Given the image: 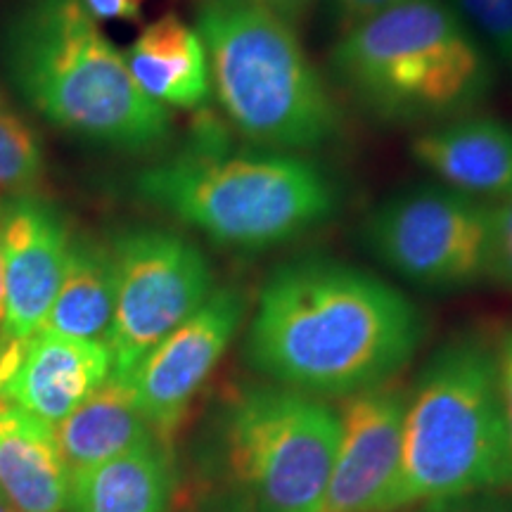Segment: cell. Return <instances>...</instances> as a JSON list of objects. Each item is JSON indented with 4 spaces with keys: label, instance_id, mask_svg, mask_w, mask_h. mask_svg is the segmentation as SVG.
<instances>
[{
    "label": "cell",
    "instance_id": "cell-8",
    "mask_svg": "<svg viewBox=\"0 0 512 512\" xmlns=\"http://www.w3.org/2000/svg\"><path fill=\"white\" fill-rule=\"evenodd\" d=\"M114 318L107 349L112 377L140 361L214 294V268L195 242L171 228L136 226L110 242Z\"/></svg>",
    "mask_w": 512,
    "mask_h": 512
},
{
    "label": "cell",
    "instance_id": "cell-15",
    "mask_svg": "<svg viewBox=\"0 0 512 512\" xmlns=\"http://www.w3.org/2000/svg\"><path fill=\"white\" fill-rule=\"evenodd\" d=\"M69 486L53 425L0 399V491L17 512H64Z\"/></svg>",
    "mask_w": 512,
    "mask_h": 512
},
{
    "label": "cell",
    "instance_id": "cell-30",
    "mask_svg": "<svg viewBox=\"0 0 512 512\" xmlns=\"http://www.w3.org/2000/svg\"><path fill=\"white\" fill-rule=\"evenodd\" d=\"M3 347H5V337L0 335V351H3Z\"/></svg>",
    "mask_w": 512,
    "mask_h": 512
},
{
    "label": "cell",
    "instance_id": "cell-14",
    "mask_svg": "<svg viewBox=\"0 0 512 512\" xmlns=\"http://www.w3.org/2000/svg\"><path fill=\"white\" fill-rule=\"evenodd\" d=\"M411 155L434 181L479 202L512 197V124L501 117L470 112L420 128Z\"/></svg>",
    "mask_w": 512,
    "mask_h": 512
},
{
    "label": "cell",
    "instance_id": "cell-20",
    "mask_svg": "<svg viewBox=\"0 0 512 512\" xmlns=\"http://www.w3.org/2000/svg\"><path fill=\"white\" fill-rule=\"evenodd\" d=\"M46 171L36 131L0 95V195H29Z\"/></svg>",
    "mask_w": 512,
    "mask_h": 512
},
{
    "label": "cell",
    "instance_id": "cell-13",
    "mask_svg": "<svg viewBox=\"0 0 512 512\" xmlns=\"http://www.w3.org/2000/svg\"><path fill=\"white\" fill-rule=\"evenodd\" d=\"M110 377L112 356L105 342L38 330L17 342L5 339L0 351V399L53 427Z\"/></svg>",
    "mask_w": 512,
    "mask_h": 512
},
{
    "label": "cell",
    "instance_id": "cell-21",
    "mask_svg": "<svg viewBox=\"0 0 512 512\" xmlns=\"http://www.w3.org/2000/svg\"><path fill=\"white\" fill-rule=\"evenodd\" d=\"M472 34L496 62L512 74V0H451Z\"/></svg>",
    "mask_w": 512,
    "mask_h": 512
},
{
    "label": "cell",
    "instance_id": "cell-10",
    "mask_svg": "<svg viewBox=\"0 0 512 512\" xmlns=\"http://www.w3.org/2000/svg\"><path fill=\"white\" fill-rule=\"evenodd\" d=\"M245 313V297L235 287H216L207 302L124 380L152 430L171 432L181 422L192 396L200 392L238 335Z\"/></svg>",
    "mask_w": 512,
    "mask_h": 512
},
{
    "label": "cell",
    "instance_id": "cell-22",
    "mask_svg": "<svg viewBox=\"0 0 512 512\" xmlns=\"http://www.w3.org/2000/svg\"><path fill=\"white\" fill-rule=\"evenodd\" d=\"M489 278L512 290V197L489 204Z\"/></svg>",
    "mask_w": 512,
    "mask_h": 512
},
{
    "label": "cell",
    "instance_id": "cell-29",
    "mask_svg": "<svg viewBox=\"0 0 512 512\" xmlns=\"http://www.w3.org/2000/svg\"><path fill=\"white\" fill-rule=\"evenodd\" d=\"M0 512H17V508L8 501V496L3 491H0Z\"/></svg>",
    "mask_w": 512,
    "mask_h": 512
},
{
    "label": "cell",
    "instance_id": "cell-5",
    "mask_svg": "<svg viewBox=\"0 0 512 512\" xmlns=\"http://www.w3.org/2000/svg\"><path fill=\"white\" fill-rule=\"evenodd\" d=\"M195 29L211 93L249 145L309 155L337 136L342 119L328 83L278 12L259 0H200Z\"/></svg>",
    "mask_w": 512,
    "mask_h": 512
},
{
    "label": "cell",
    "instance_id": "cell-26",
    "mask_svg": "<svg viewBox=\"0 0 512 512\" xmlns=\"http://www.w3.org/2000/svg\"><path fill=\"white\" fill-rule=\"evenodd\" d=\"M496 363H498V382H501L505 422H508V437L512 446V325L496 342Z\"/></svg>",
    "mask_w": 512,
    "mask_h": 512
},
{
    "label": "cell",
    "instance_id": "cell-11",
    "mask_svg": "<svg viewBox=\"0 0 512 512\" xmlns=\"http://www.w3.org/2000/svg\"><path fill=\"white\" fill-rule=\"evenodd\" d=\"M406 401L394 380L347 396L323 512H394Z\"/></svg>",
    "mask_w": 512,
    "mask_h": 512
},
{
    "label": "cell",
    "instance_id": "cell-27",
    "mask_svg": "<svg viewBox=\"0 0 512 512\" xmlns=\"http://www.w3.org/2000/svg\"><path fill=\"white\" fill-rule=\"evenodd\" d=\"M259 3H264L266 8L278 12V15L287 19L292 27L299 29V24H302L306 15L313 10L316 0H259Z\"/></svg>",
    "mask_w": 512,
    "mask_h": 512
},
{
    "label": "cell",
    "instance_id": "cell-18",
    "mask_svg": "<svg viewBox=\"0 0 512 512\" xmlns=\"http://www.w3.org/2000/svg\"><path fill=\"white\" fill-rule=\"evenodd\" d=\"M114 318V261L110 245L72 238L62 285L43 332L86 342H107Z\"/></svg>",
    "mask_w": 512,
    "mask_h": 512
},
{
    "label": "cell",
    "instance_id": "cell-16",
    "mask_svg": "<svg viewBox=\"0 0 512 512\" xmlns=\"http://www.w3.org/2000/svg\"><path fill=\"white\" fill-rule=\"evenodd\" d=\"M124 57L140 91L166 110H197L211 95L207 50L197 29L178 15L147 24Z\"/></svg>",
    "mask_w": 512,
    "mask_h": 512
},
{
    "label": "cell",
    "instance_id": "cell-4",
    "mask_svg": "<svg viewBox=\"0 0 512 512\" xmlns=\"http://www.w3.org/2000/svg\"><path fill=\"white\" fill-rule=\"evenodd\" d=\"M330 67L368 114L422 128L477 112L498 69L451 0H411L339 34Z\"/></svg>",
    "mask_w": 512,
    "mask_h": 512
},
{
    "label": "cell",
    "instance_id": "cell-7",
    "mask_svg": "<svg viewBox=\"0 0 512 512\" xmlns=\"http://www.w3.org/2000/svg\"><path fill=\"white\" fill-rule=\"evenodd\" d=\"M223 456L245 512H323L337 411L283 384L240 389L223 413Z\"/></svg>",
    "mask_w": 512,
    "mask_h": 512
},
{
    "label": "cell",
    "instance_id": "cell-17",
    "mask_svg": "<svg viewBox=\"0 0 512 512\" xmlns=\"http://www.w3.org/2000/svg\"><path fill=\"white\" fill-rule=\"evenodd\" d=\"M69 477L155 444V430L140 413L124 380L110 377L72 415L53 427Z\"/></svg>",
    "mask_w": 512,
    "mask_h": 512
},
{
    "label": "cell",
    "instance_id": "cell-2",
    "mask_svg": "<svg viewBox=\"0 0 512 512\" xmlns=\"http://www.w3.org/2000/svg\"><path fill=\"white\" fill-rule=\"evenodd\" d=\"M0 57L22 98L76 138L147 155L171 136V112L140 91L81 0H19L3 24Z\"/></svg>",
    "mask_w": 512,
    "mask_h": 512
},
{
    "label": "cell",
    "instance_id": "cell-9",
    "mask_svg": "<svg viewBox=\"0 0 512 512\" xmlns=\"http://www.w3.org/2000/svg\"><path fill=\"white\" fill-rule=\"evenodd\" d=\"M368 252L427 290H463L489 278V204L441 183L382 200L363 221Z\"/></svg>",
    "mask_w": 512,
    "mask_h": 512
},
{
    "label": "cell",
    "instance_id": "cell-6",
    "mask_svg": "<svg viewBox=\"0 0 512 512\" xmlns=\"http://www.w3.org/2000/svg\"><path fill=\"white\" fill-rule=\"evenodd\" d=\"M512 486L496 347L460 335L432 354L408 389L394 510Z\"/></svg>",
    "mask_w": 512,
    "mask_h": 512
},
{
    "label": "cell",
    "instance_id": "cell-3",
    "mask_svg": "<svg viewBox=\"0 0 512 512\" xmlns=\"http://www.w3.org/2000/svg\"><path fill=\"white\" fill-rule=\"evenodd\" d=\"M136 190L216 245L245 252L290 245L339 204L335 181L309 155L230 147L211 131L140 171Z\"/></svg>",
    "mask_w": 512,
    "mask_h": 512
},
{
    "label": "cell",
    "instance_id": "cell-1",
    "mask_svg": "<svg viewBox=\"0 0 512 512\" xmlns=\"http://www.w3.org/2000/svg\"><path fill=\"white\" fill-rule=\"evenodd\" d=\"M422 337L420 309L387 280L335 256L302 254L261 285L245 356L273 384L347 399L392 382Z\"/></svg>",
    "mask_w": 512,
    "mask_h": 512
},
{
    "label": "cell",
    "instance_id": "cell-12",
    "mask_svg": "<svg viewBox=\"0 0 512 512\" xmlns=\"http://www.w3.org/2000/svg\"><path fill=\"white\" fill-rule=\"evenodd\" d=\"M74 235L55 204L29 195L5 197L3 325L5 339H27L43 328L62 285Z\"/></svg>",
    "mask_w": 512,
    "mask_h": 512
},
{
    "label": "cell",
    "instance_id": "cell-28",
    "mask_svg": "<svg viewBox=\"0 0 512 512\" xmlns=\"http://www.w3.org/2000/svg\"><path fill=\"white\" fill-rule=\"evenodd\" d=\"M3 223H5V197L0 195V325H3Z\"/></svg>",
    "mask_w": 512,
    "mask_h": 512
},
{
    "label": "cell",
    "instance_id": "cell-23",
    "mask_svg": "<svg viewBox=\"0 0 512 512\" xmlns=\"http://www.w3.org/2000/svg\"><path fill=\"white\" fill-rule=\"evenodd\" d=\"M403 3H411V0H325V10L339 36Z\"/></svg>",
    "mask_w": 512,
    "mask_h": 512
},
{
    "label": "cell",
    "instance_id": "cell-19",
    "mask_svg": "<svg viewBox=\"0 0 512 512\" xmlns=\"http://www.w3.org/2000/svg\"><path fill=\"white\" fill-rule=\"evenodd\" d=\"M171 491L169 460L155 444L72 477V512H166Z\"/></svg>",
    "mask_w": 512,
    "mask_h": 512
},
{
    "label": "cell",
    "instance_id": "cell-24",
    "mask_svg": "<svg viewBox=\"0 0 512 512\" xmlns=\"http://www.w3.org/2000/svg\"><path fill=\"white\" fill-rule=\"evenodd\" d=\"M418 512H512V494L505 489H498L439 498V501L422 503V510Z\"/></svg>",
    "mask_w": 512,
    "mask_h": 512
},
{
    "label": "cell",
    "instance_id": "cell-25",
    "mask_svg": "<svg viewBox=\"0 0 512 512\" xmlns=\"http://www.w3.org/2000/svg\"><path fill=\"white\" fill-rule=\"evenodd\" d=\"M95 22H133L143 15L145 0H81Z\"/></svg>",
    "mask_w": 512,
    "mask_h": 512
}]
</instances>
